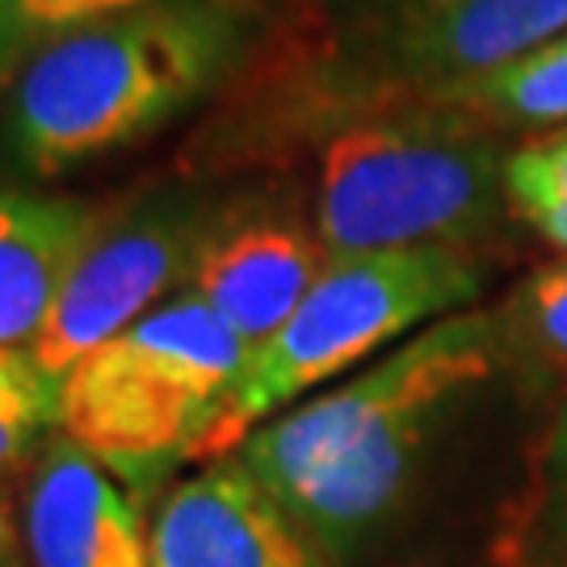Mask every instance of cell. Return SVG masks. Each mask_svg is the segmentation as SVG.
Wrapping results in <instances>:
<instances>
[{
	"instance_id": "cell-1",
	"label": "cell",
	"mask_w": 567,
	"mask_h": 567,
	"mask_svg": "<svg viewBox=\"0 0 567 567\" xmlns=\"http://www.w3.org/2000/svg\"><path fill=\"white\" fill-rule=\"evenodd\" d=\"M505 328L466 307L244 437L248 475L328 550H358L404 501L450 412L496 370Z\"/></svg>"
},
{
	"instance_id": "cell-2",
	"label": "cell",
	"mask_w": 567,
	"mask_h": 567,
	"mask_svg": "<svg viewBox=\"0 0 567 567\" xmlns=\"http://www.w3.org/2000/svg\"><path fill=\"white\" fill-rule=\"evenodd\" d=\"M244 42L236 0H156L68 30L4 89L0 161L47 182L147 140L224 81Z\"/></svg>"
},
{
	"instance_id": "cell-3",
	"label": "cell",
	"mask_w": 567,
	"mask_h": 567,
	"mask_svg": "<svg viewBox=\"0 0 567 567\" xmlns=\"http://www.w3.org/2000/svg\"><path fill=\"white\" fill-rule=\"evenodd\" d=\"M496 126L458 102H416L337 126L320 152L311 224L328 257L466 248L508 206Z\"/></svg>"
},
{
	"instance_id": "cell-4",
	"label": "cell",
	"mask_w": 567,
	"mask_h": 567,
	"mask_svg": "<svg viewBox=\"0 0 567 567\" xmlns=\"http://www.w3.org/2000/svg\"><path fill=\"white\" fill-rule=\"evenodd\" d=\"M248 358L252 349L182 290L68 370L60 433L143 501L173 466L203 463Z\"/></svg>"
},
{
	"instance_id": "cell-5",
	"label": "cell",
	"mask_w": 567,
	"mask_h": 567,
	"mask_svg": "<svg viewBox=\"0 0 567 567\" xmlns=\"http://www.w3.org/2000/svg\"><path fill=\"white\" fill-rule=\"evenodd\" d=\"M480 290L484 265L454 244L328 261L295 316L252 349L203 463L236 454L252 429L303 404L316 386L337 383L358 365L379 362L421 328L466 311Z\"/></svg>"
},
{
	"instance_id": "cell-6",
	"label": "cell",
	"mask_w": 567,
	"mask_h": 567,
	"mask_svg": "<svg viewBox=\"0 0 567 567\" xmlns=\"http://www.w3.org/2000/svg\"><path fill=\"white\" fill-rule=\"evenodd\" d=\"M567 30V0H353L344 76L353 118L442 102Z\"/></svg>"
},
{
	"instance_id": "cell-7",
	"label": "cell",
	"mask_w": 567,
	"mask_h": 567,
	"mask_svg": "<svg viewBox=\"0 0 567 567\" xmlns=\"http://www.w3.org/2000/svg\"><path fill=\"white\" fill-rule=\"evenodd\" d=\"M219 224L224 219H215V210L189 194L152 198L114 224L105 219L30 349L34 365L51 383H63L68 370L93 349L140 324L161 299L182 295L177 286L194 278V265Z\"/></svg>"
},
{
	"instance_id": "cell-8",
	"label": "cell",
	"mask_w": 567,
	"mask_h": 567,
	"mask_svg": "<svg viewBox=\"0 0 567 567\" xmlns=\"http://www.w3.org/2000/svg\"><path fill=\"white\" fill-rule=\"evenodd\" d=\"M147 555L152 567H332L236 454L164 492L147 517Z\"/></svg>"
},
{
	"instance_id": "cell-9",
	"label": "cell",
	"mask_w": 567,
	"mask_h": 567,
	"mask_svg": "<svg viewBox=\"0 0 567 567\" xmlns=\"http://www.w3.org/2000/svg\"><path fill=\"white\" fill-rule=\"evenodd\" d=\"M30 567H152L140 496L72 437H47L25 492Z\"/></svg>"
},
{
	"instance_id": "cell-10",
	"label": "cell",
	"mask_w": 567,
	"mask_h": 567,
	"mask_svg": "<svg viewBox=\"0 0 567 567\" xmlns=\"http://www.w3.org/2000/svg\"><path fill=\"white\" fill-rule=\"evenodd\" d=\"M328 261L316 224L295 215H252L219 224L194 265L189 290L248 349H261L320 282Z\"/></svg>"
},
{
	"instance_id": "cell-11",
	"label": "cell",
	"mask_w": 567,
	"mask_h": 567,
	"mask_svg": "<svg viewBox=\"0 0 567 567\" xmlns=\"http://www.w3.org/2000/svg\"><path fill=\"white\" fill-rule=\"evenodd\" d=\"M102 224L97 206L0 189V349H34Z\"/></svg>"
},
{
	"instance_id": "cell-12",
	"label": "cell",
	"mask_w": 567,
	"mask_h": 567,
	"mask_svg": "<svg viewBox=\"0 0 567 567\" xmlns=\"http://www.w3.org/2000/svg\"><path fill=\"white\" fill-rule=\"evenodd\" d=\"M442 102H458L475 118L492 122L496 131L508 126H567V30L538 42L534 51L487 72Z\"/></svg>"
},
{
	"instance_id": "cell-13",
	"label": "cell",
	"mask_w": 567,
	"mask_h": 567,
	"mask_svg": "<svg viewBox=\"0 0 567 567\" xmlns=\"http://www.w3.org/2000/svg\"><path fill=\"white\" fill-rule=\"evenodd\" d=\"M508 210L567 257V126L508 152Z\"/></svg>"
},
{
	"instance_id": "cell-14",
	"label": "cell",
	"mask_w": 567,
	"mask_h": 567,
	"mask_svg": "<svg viewBox=\"0 0 567 567\" xmlns=\"http://www.w3.org/2000/svg\"><path fill=\"white\" fill-rule=\"evenodd\" d=\"M143 4L156 0H0V84L13 81L21 63L51 39Z\"/></svg>"
},
{
	"instance_id": "cell-15",
	"label": "cell",
	"mask_w": 567,
	"mask_h": 567,
	"mask_svg": "<svg viewBox=\"0 0 567 567\" xmlns=\"http://www.w3.org/2000/svg\"><path fill=\"white\" fill-rule=\"evenodd\" d=\"M51 429H60V383L30 353L0 349V466L18 463Z\"/></svg>"
},
{
	"instance_id": "cell-16",
	"label": "cell",
	"mask_w": 567,
	"mask_h": 567,
	"mask_svg": "<svg viewBox=\"0 0 567 567\" xmlns=\"http://www.w3.org/2000/svg\"><path fill=\"white\" fill-rule=\"evenodd\" d=\"M517 332H526L534 349H543L555 362H567V257L538 269L517 303H513Z\"/></svg>"
},
{
	"instance_id": "cell-17",
	"label": "cell",
	"mask_w": 567,
	"mask_h": 567,
	"mask_svg": "<svg viewBox=\"0 0 567 567\" xmlns=\"http://www.w3.org/2000/svg\"><path fill=\"white\" fill-rule=\"evenodd\" d=\"M543 529H547L550 555L567 567V404L555 421L543 463Z\"/></svg>"
},
{
	"instance_id": "cell-18",
	"label": "cell",
	"mask_w": 567,
	"mask_h": 567,
	"mask_svg": "<svg viewBox=\"0 0 567 567\" xmlns=\"http://www.w3.org/2000/svg\"><path fill=\"white\" fill-rule=\"evenodd\" d=\"M0 567H18V522L4 492H0Z\"/></svg>"
}]
</instances>
